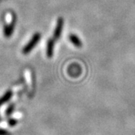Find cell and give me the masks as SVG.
Wrapping results in <instances>:
<instances>
[{"instance_id":"1","label":"cell","mask_w":135,"mask_h":135,"mask_svg":"<svg viewBox=\"0 0 135 135\" xmlns=\"http://www.w3.org/2000/svg\"><path fill=\"white\" fill-rule=\"evenodd\" d=\"M40 39H41V34L38 33V32L35 34L33 37L31 39V41L26 44V46L23 49V54H28L29 53H30L31 50L35 47V45L38 43Z\"/></svg>"},{"instance_id":"2","label":"cell","mask_w":135,"mask_h":135,"mask_svg":"<svg viewBox=\"0 0 135 135\" xmlns=\"http://www.w3.org/2000/svg\"><path fill=\"white\" fill-rule=\"evenodd\" d=\"M63 25H64V20L62 17H59L57 20V23L56 29L54 30V33H53V38L55 40H57L61 36V34L62 32Z\"/></svg>"},{"instance_id":"3","label":"cell","mask_w":135,"mask_h":135,"mask_svg":"<svg viewBox=\"0 0 135 135\" xmlns=\"http://www.w3.org/2000/svg\"><path fill=\"white\" fill-rule=\"evenodd\" d=\"M81 72H82L81 68L80 67V65H72L70 66L68 69V73L72 77H78L80 76Z\"/></svg>"},{"instance_id":"4","label":"cell","mask_w":135,"mask_h":135,"mask_svg":"<svg viewBox=\"0 0 135 135\" xmlns=\"http://www.w3.org/2000/svg\"><path fill=\"white\" fill-rule=\"evenodd\" d=\"M54 44H55V39L50 38L47 42V56L49 58H51L53 55V50H54Z\"/></svg>"},{"instance_id":"5","label":"cell","mask_w":135,"mask_h":135,"mask_svg":"<svg viewBox=\"0 0 135 135\" xmlns=\"http://www.w3.org/2000/svg\"><path fill=\"white\" fill-rule=\"evenodd\" d=\"M68 38H69L70 41H71L76 47H78V48L82 47V42H81L80 39L79 38L77 35H74V34H71V35H69Z\"/></svg>"},{"instance_id":"6","label":"cell","mask_w":135,"mask_h":135,"mask_svg":"<svg viewBox=\"0 0 135 135\" xmlns=\"http://www.w3.org/2000/svg\"><path fill=\"white\" fill-rule=\"evenodd\" d=\"M15 29V20H12V22L8 25H6L4 28V35H5V37H10L12 33H13V31Z\"/></svg>"},{"instance_id":"7","label":"cell","mask_w":135,"mask_h":135,"mask_svg":"<svg viewBox=\"0 0 135 135\" xmlns=\"http://www.w3.org/2000/svg\"><path fill=\"white\" fill-rule=\"evenodd\" d=\"M11 96H12V92L9 91V92H6L5 95L0 98V106L8 101L10 98H11Z\"/></svg>"},{"instance_id":"8","label":"cell","mask_w":135,"mask_h":135,"mask_svg":"<svg viewBox=\"0 0 135 135\" xmlns=\"http://www.w3.org/2000/svg\"><path fill=\"white\" fill-rule=\"evenodd\" d=\"M14 109H15V104H10L9 106H8V107L6 109L5 114H6L7 116H10V115L13 113Z\"/></svg>"},{"instance_id":"9","label":"cell","mask_w":135,"mask_h":135,"mask_svg":"<svg viewBox=\"0 0 135 135\" xmlns=\"http://www.w3.org/2000/svg\"><path fill=\"white\" fill-rule=\"evenodd\" d=\"M17 120H15L14 119H11L8 120V125L10 126H15L17 125Z\"/></svg>"},{"instance_id":"10","label":"cell","mask_w":135,"mask_h":135,"mask_svg":"<svg viewBox=\"0 0 135 135\" xmlns=\"http://www.w3.org/2000/svg\"><path fill=\"white\" fill-rule=\"evenodd\" d=\"M0 135H11V134L8 132V131L0 128Z\"/></svg>"}]
</instances>
